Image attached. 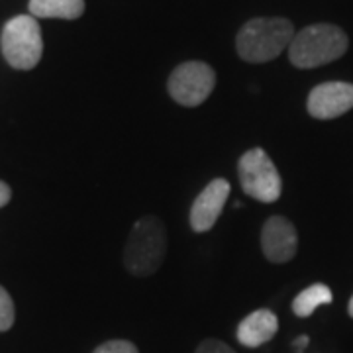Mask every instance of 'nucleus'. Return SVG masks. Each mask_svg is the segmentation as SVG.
Listing matches in <instances>:
<instances>
[{
    "mask_svg": "<svg viewBox=\"0 0 353 353\" xmlns=\"http://www.w3.org/2000/svg\"><path fill=\"white\" fill-rule=\"evenodd\" d=\"M294 38V26L287 18H253L243 24L236 50L248 63H267L287 50Z\"/></svg>",
    "mask_w": 353,
    "mask_h": 353,
    "instance_id": "obj_1",
    "label": "nucleus"
},
{
    "mask_svg": "<svg viewBox=\"0 0 353 353\" xmlns=\"http://www.w3.org/2000/svg\"><path fill=\"white\" fill-rule=\"evenodd\" d=\"M347 36L338 26H306L299 34H294L290 41L289 59L299 69H314L340 59L347 51Z\"/></svg>",
    "mask_w": 353,
    "mask_h": 353,
    "instance_id": "obj_2",
    "label": "nucleus"
},
{
    "mask_svg": "<svg viewBox=\"0 0 353 353\" xmlns=\"http://www.w3.org/2000/svg\"><path fill=\"white\" fill-rule=\"evenodd\" d=\"M167 253V234L163 222L155 216L139 218L134 224L124 248V265L130 273L145 277L163 265Z\"/></svg>",
    "mask_w": 353,
    "mask_h": 353,
    "instance_id": "obj_3",
    "label": "nucleus"
},
{
    "mask_svg": "<svg viewBox=\"0 0 353 353\" xmlns=\"http://www.w3.org/2000/svg\"><path fill=\"white\" fill-rule=\"evenodd\" d=\"M0 48L10 67L20 71L34 69L43 53V39L38 20L32 14H22L6 22L0 38Z\"/></svg>",
    "mask_w": 353,
    "mask_h": 353,
    "instance_id": "obj_4",
    "label": "nucleus"
},
{
    "mask_svg": "<svg viewBox=\"0 0 353 353\" xmlns=\"http://www.w3.org/2000/svg\"><path fill=\"white\" fill-rule=\"evenodd\" d=\"M238 175L243 192L259 202H275L283 192L277 167L263 150H250L241 155Z\"/></svg>",
    "mask_w": 353,
    "mask_h": 353,
    "instance_id": "obj_5",
    "label": "nucleus"
},
{
    "mask_svg": "<svg viewBox=\"0 0 353 353\" xmlns=\"http://www.w3.org/2000/svg\"><path fill=\"white\" fill-rule=\"evenodd\" d=\"M216 73L210 65L202 61H187L179 65L169 77V94L183 106H199L214 90Z\"/></svg>",
    "mask_w": 353,
    "mask_h": 353,
    "instance_id": "obj_6",
    "label": "nucleus"
},
{
    "mask_svg": "<svg viewBox=\"0 0 353 353\" xmlns=\"http://www.w3.org/2000/svg\"><path fill=\"white\" fill-rule=\"evenodd\" d=\"M308 114L318 120H332L353 108V85L343 81L322 83L312 88L306 102Z\"/></svg>",
    "mask_w": 353,
    "mask_h": 353,
    "instance_id": "obj_7",
    "label": "nucleus"
},
{
    "mask_svg": "<svg viewBox=\"0 0 353 353\" xmlns=\"http://www.w3.org/2000/svg\"><path fill=\"white\" fill-rule=\"evenodd\" d=\"M261 248L273 263H287L299 248V234L285 216H271L261 230Z\"/></svg>",
    "mask_w": 353,
    "mask_h": 353,
    "instance_id": "obj_8",
    "label": "nucleus"
},
{
    "mask_svg": "<svg viewBox=\"0 0 353 353\" xmlns=\"http://www.w3.org/2000/svg\"><path fill=\"white\" fill-rule=\"evenodd\" d=\"M230 196V183L226 179H214L208 183L190 208V228L194 232H208L220 218L224 204Z\"/></svg>",
    "mask_w": 353,
    "mask_h": 353,
    "instance_id": "obj_9",
    "label": "nucleus"
},
{
    "mask_svg": "<svg viewBox=\"0 0 353 353\" xmlns=\"http://www.w3.org/2000/svg\"><path fill=\"white\" fill-rule=\"evenodd\" d=\"M277 330V316L267 308H261L241 320L238 326V341L245 347H259L269 340H273Z\"/></svg>",
    "mask_w": 353,
    "mask_h": 353,
    "instance_id": "obj_10",
    "label": "nucleus"
},
{
    "mask_svg": "<svg viewBox=\"0 0 353 353\" xmlns=\"http://www.w3.org/2000/svg\"><path fill=\"white\" fill-rule=\"evenodd\" d=\"M85 12V0H30V14L34 18H61L77 20Z\"/></svg>",
    "mask_w": 353,
    "mask_h": 353,
    "instance_id": "obj_11",
    "label": "nucleus"
},
{
    "mask_svg": "<svg viewBox=\"0 0 353 353\" xmlns=\"http://www.w3.org/2000/svg\"><path fill=\"white\" fill-rule=\"evenodd\" d=\"M334 301L332 296V290L328 285H322V283H316L312 287L304 289L294 301H292V312L299 316V318H306L314 312L318 306L322 304H330Z\"/></svg>",
    "mask_w": 353,
    "mask_h": 353,
    "instance_id": "obj_12",
    "label": "nucleus"
},
{
    "mask_svg": "<svg viewBox=\"0 0 353 353\" xmlns=\"http://www.w3.org/2000/svg\"><path fill=\"white\" fill-rule=\"evenodd\" d=\"M16 310H14L12 296L6 292L4 287H0V332H6L14 326Z\"/></svg>",
    "mask_w": 353,
    "mask_h": 353,
    "instance_id": "obj_13",
    "label": "nucleus"
},
{
    "mask_svg": "<svg viewBox=\"0 0 353 353\" xmlns=\"http://www.w3.org/2000/svg\"><path fill=\"white\" fill-rule=\"evenodd\" d=\"M94 353H139L138 347L132 343V341L126 340H110L101 343Z\"/></svg>",
    "mask_w": 353,
    "mask_h": 353,
    "instance_id": "obj_14",
    "label": "nucleus"
},
{
    "mask_svg": "<svg viewBox=\"0 0 353 353\" xmlns=\"http://www.w3.org/2000/svg\"><path fill=\"white\" fill-rule=\"evenodd\" d=\"M196 353H236L228 343L220 340H204L199 345Z\"/></svg>",
    "mask_w": 353,
    "mask_h": 353,
    "instance_id": "obj_15",
    "label": "nucleus"
},
{
    "mask_svg": "<svg viewBox=\"0 0 353 353\" xmlns=\"http://www.w3.org/2000/svg\"><path fill=\"white\" fill-rule=\"evenodd\" d=\"M10 196H12V190H10V187H8L6 183H2V181H0V208H2V206H6V204L10 202Z\"/></svg>",
    "mask_w": 353,
    "mask_h": 353,
    "instance_id": "obj_16",
    "label": "nucleus"
},
{
    "mask_svg": "<svg viewBox=\"0 0 353 353\" xmlns=\"http://www.w3.org/2000/svg\"><path fill=\"white\" fill-rule=\"evenodd\" d=\"M308 336H301V338H296V340H294V343H292V347H294V350H296V352H303L304 347H306V345H308Z\"/></svg>",
    "mask_w": 353,
    "mask_h": 353,
    "instance_id": "obj_17",
    "label": "nucleus"
},
{
    "mask_svg": "<svg viewBox=\"0 0 353 353\" xmlns=\"http://www.w3.org/2000/svg\"><path fill=\"white\" fill-rule=\"evenodd\" d=\"M347 312H350V316L353 318V296H352V301H350V304H347Z\"/></svg>",
    "mask_w": 353,
    "mask_h": 353,
    "instance_id": "obj_18",
    "label": "nucleus"
}]
</instances>
